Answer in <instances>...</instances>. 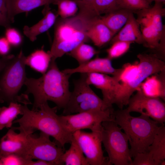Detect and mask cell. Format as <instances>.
I'll return each instance as SVG.
<instances>
[{
    "mask_svg": "<svg viewBox=\"0 0 165 165\" xmlns=\"http://www.w3.org/2000/svg\"><path fill=\"white\" fill-rule=\"evenodd\" d=\"M55 61L51 59L47 71L40 77L26 78L24 85L27 88L24 94L33 95L32 110H38L48 101L54 103L58 109H64L67 104L71 93L69 79L72 75L60 71Z\"/></svg>",
    "mask_w": 165,
    "mask_h": 165,
    "instance_id": "cell-1",
    "label": "cell"
},
{
    "mask_svg": "<svg viewBox=\"0 0 165 165\" xmlns=\"http://www.w3.org/2000/svg\"><path fill=\"white\" fill-rule=\"evenodd\" d=\"M137 57L138 61L127 63L122 67L113 102L120 109L128 105L132 94L147 77L165 70L164 62L155 54L139 53Z\"/></svg>",
    "mask_w": 165,
    "mask_h": 165,
    "instance_id": "cell-2",
    "label": "cell"
},
{
    "mask_svg": "<svg viewBox=\"0 0 165 165\" xmlns=\"http://www.w3.org/2000/svg\"><path fill=\"white\" fill-rule=\"evenodd\" d=\"M23 113L20 118L14 120L19 126L14 127L15 130L21 129L31 134L36 130L53 137L62 147L70 143L72 134L67 131L62 125L57 114V107L51 108L46 102L37 111L31 110L27 105H23Z\"/></svg>",
    "mask_w": 165,
    "mask_h": 165,
    "instance_id": "cell-3",
    "label": "cell"
},
{
    "mask_svg": "<svg viewBox=\"0 0 165 165\" xmlns=\"http://www.w3.org/2000/svg\"><path fill=\"white\" fill-rule=\"evenodd\" d=\"M113 115L115 121L128 138L131 158L138 153L148 152L155 134L164 125L143 115L133 116L126 109L114 111Z\"/></svg>",
    "mask_w": 165,
    "mask_h": 165,
    "instance_id": "cell-4",
    "label": "cell"
},
{
    "mask_svg": "<svg viewBox=\"0 0 165 165\" xmlns=\"http://www.w3.org/2000/svg\"><path fill=\"white\" fill-rule=\"evenodd\" d=\"M91 18L79 13L73 17L56 20L50 49L52 53L61 57L79 44L87 42L86 32Z\"/></svg>",
    "mask_w": 165,
    "mask_h": 165,
    "instance_id": "cell-5",
    "label": "cell"
},
{
    "mask_svg": "<svg viewBox=\"0 0 165 165\" xmlns=\"http://www.w3.org/2000/svg\"><path fill=\"white\" fill-rule=\"evenodd\" d=\"M26 57L21 50L7 63L0 74V96L9 104L20 102L31 103L28 96L18 93L27 77L25 61Z\"/></svg>",
    "mask_w": 165,
    "mask_h": 165,
    "instance_id": "cell-6",
    "label": "cell"
},
{
    "mask_svg": "<svg viewBox=\"0 0 165 165\" xmlns=\"http://www.w3.org/2000/svg\"><path fill=\"white\" fill-rule=\"evenodd\" d=\"M122 130L114 119L104 121L101 124L102 142L111 165H131L132 163L128 138Z\"/></svg>",
    "mask_w": 165,
    "mask_h": 165,
    "instance_id": "cell-7",
    "label": "cell"
},
{
    "mask_svg": "<svg viewBox=\"0 0 165 165\" xmlns=\"http://www.w3.org/2000/svg\"><path fill=\"white\" fill-rule=\"evenodd\" d=\"M74 82V88L64 108V115L93 110H106L113 108L107 105L93 91L86 81V74L81 73Z\"/></svg>",
    "mask_w": 165,
    "mask_h": 165,
    "instance_id": "cell-8",
    "label": "cell"
},
{
    "mask_svg": "<svg viewBox=\"0 0 165 165\" xmlns=\"http://www.w3.org/2000/svg\"><path fill=\"white\" fill-rule=\"evenodd\" d=\"M165 14L162 5L155 3L145 9L137 19L145 41L144 46L152 50L165 45V28L162 17Z\"/></svg>",
    "mask_w": 165,
    "mask_h": 165,
    "instance_id": "cell-9",
    "label": "cell"
},
{
    "mask_svg": "<svg viewBox=\"0 0 165 165\" xmlns=\"http://www.w3.org/2000/svg\"><path fill=\"white\" fill-rule=\"evenodd\" d=\"M50 136L42 132L38 137L32 134H29L21 157L27 160L37 159L50 162L53 165H64L61 157L64 149L57 142L51 141Z\"/></svg>",
    "mask_w": 165,
    "mask_h": 165,
    "instance_id": "cell-10",
    "label": "cell"
},
{
    "mask_svg": "<svg viewBox=\"0 0 165 165\" xmlns=\"http://www.w3.org/2000/svg\"><path fill=\"white\" fill-rule=\"evenodd\" d=\"M113 108L103 110H93L66 115L59 116L64 129L73 134L78 130L89 129L91 131L100 130L101 123L114 119Z\"/></svg>",
    "mask_w": 165,
    "mask_h": 165,
    "instance_id": "cell-11",
    "label": "cell"
},
{
    "mask_svg": "<svg viewBox=\"0 0 165 165\" xmlns=\"http://www.w3.org/2000/svg\"><path fill=\"white\" fill-rule=\"evenodd\" d=\"M101 129L90 133L78 130L72 134L89 165H111L108 157L104 155Z\"/></svg>",
    "mask_w": 165,
    "mask_h": 165,
    "instance_id": "cell-12",
    "label": "cell"
},
{
    "mask_svg": "<svg viewBox=\"0 0 165 165\" xmlns=\"http://www.w3.org/2000/svg\"><path fill=\"white\" fill-rule=\"evenodd\" d=\"M128 105L126 109L130 113H139L161 123L165 122V103L160 98L146 96L140 89L130 97Z\"/></svg>",
    "mask_w": 165,
    "mask_h": 165,
    "instance_id": "cell-13",
    "label": "cell"
},
{
    "mask_svg": "<svg viewBox=\"0 0 165 165\" xmlns=\"http://www.w3.org/2000/svg\"><path fill=\"white\" fill-rule=\"evenodd\" d=\"M86 81L90 85H92L100 89L103 96V100L108 106L113 107L119 84L118 76H110L101 73L86 74Z\"/></svg>",
    "mask_w": 165,
    "mask_h": 165,
    "instance_id": "cell-14",
    "label": "cell"
},
{
    "mask_svg": "<svg viewBox=\"0 0 165 165\" xmlns=\"http://www.w3.org/2000/svg\"><path fill=\"white\" fill-rule=\"evenodd\" d=\"M15 132L14 127L11 128L1 138L0 153L2 156L10 154H17L21 156L26 148L28 135L30 134L21 129Z\"/></svg>",
    "mask_w": 165,
    "mask_h": 165,
    "instance_id": "cell-15",
    "label": "cell"
},
{
    "mask_svg": "<svg viewBox=\"0 0 165 165\" xmlns=\"http://www.w3.org/2000/svg\"><path fill=\"white\" fill-rule=\"evenodd\" d=\"M110 59L106 58L97 57L71 68L65 69L62 71L65 73L72 75L75 73H101L113 75L118 73L119 68H114Z\"/></svg>",
    "mask_w": 165,
    "mask_h": 165,
    "instance_id": "cell-16",
    "label": "cell"
},
{
    "mask_svg": "<svg viewBox=\"0 0 165 165\" xmlns=\"http://www.w3.org/2000/svg\"><path fill=\"white\" fill-rule=\"evenodd\" d=\"M100 16L92 17L90 19L86 32L88 38L95 45L99 47L110 41L114 36Z\"/></svg>",
    "mask_w": 165,
    "mask_h": 165,
    "instance_id": "cell-17",
    "label": "cell"
},
{
    "mask_svg": "<svg viewBox=\"0 0 165 165\" xmlns=\"http://www.w3.org/2000/svg\"><path fill=\"white\" fill-rule=\"evenodd\" d=\"M117 41L135 42L144 46L145 41L139 25L134 17L133 12L130 14L128 19L123 28L110 40V43Z\"/></svg>",
    "mask_w": 165,
    "mask_h": 165,
    "instance_id": "cell-18",
    "label": "cell"
},
{
    "mask_svg": "<svg viewBox=\"0 0 165 165\" xmlns=\"http://www.w3.org/2000/svg\"><path fill=\"white\" fill-rule=\"evenodd\" d=\"M49 6H44L42 10L44 16L41 20L31 27L25 25L24 27L23 33L30 41H35L38 35L47 31L55 23L58 15L51 10Z\"/></svg>",
    "mask_w": 165,
    "mask_h": 165,
    "instance_id": "cell-19",
    "label": "cell"
},
{
    "mask_svg": "<svg viewBox=\"0 0 165 165\" xmlns=\"http://www.w3.org/2000/svg\"><path fill=\"white\" fill-rule=\"evenodd\" d=\"M147 77L141 84L140 89L148 97L165 100V70Z\"/></svg>",
    "mask_w": 165,
    "mask_h": 165,
    "instance_id": "cell-20",
    "label": "cell"
},
{
    "mask_svg": "<svg viewBox=\"0 0 165 165\" xmlns=\"http://www.w3.org/2000/svg\"><path fill=\"white\" fill-rule=\"evenodd\" d=\"M9 19L14 21L16 15L28 12L37 7L54 3L56 0H5Z\"/></svg>",
    "mask_w": 165,
    "mask_h": 165,
    "instance_id": "cell-21",
    "label": "cell"
},
{
    "mask_svg": "<svg viewBox=\"0 0 165 165\" xmlns=\"http://www.w3.org/2000/svg\"><path fill=\"white\" fill-rule=\"evenodd\" d=\"M133 11L125 9H120L100 16L102 21L115 35L127 22L130 14Z\"/></svg>",
    "mask_w": 165,
    "mask_h": 165,
    "instance_id": "cell-22",
    "label": "cell"
},
{
    "mask_svg": "<svg viewBox=\"0 0 165 165\" xmlns=\"http://www.w3.org/2000/svg\"><path fill=\"white\" fill-rule=\"evenodd\" d=\"M51 58L49 51L46 52L43 49H38L26 57L25 64L43 74L47 71Z\"/></svg>",
    "mask_w": 165,
    "mask_h": 165,
    "instance_id": "cell-23",
    "label": "cell"
},
{
    "mask_svg": "<svg viewBox=\"0 0 165 165\" xmlns=\"http://www.w3.org/2000/svg\"><path fill=\"white\" fill-rule=\"evenodd\" d=\"M69 148L63 154L61 160L64 165H89L83 152L73 137Z\"/></svg>",
    "mask_w": 165,
    "mask_h": 165,
    "instance_id": "cell-24",
    "label": "cell"
},
{
    "mask_svg": "<svg viewBox=\"0 0 165 165\" xmlns=\"http://www.w3.org/2000/svg\"><path fill=\"white\" fill-rule=\"evenodd\" d=\"M23 113V105L18 102H11L8 107L0 108V130L11 128L18 116Z\"/></svg>",
    "mask_w": 165,
    "mask_h": 165,
    "instance_id": "cell-25",
    "label": "cell"
},
{
    "mask_svg": "<svg viewBox=\"0 0 165 165\" xmlns=\"http://www.w3.org/2000/svg\"><path fill=\"white\" fill-rule=\"evenodd\" d=\"M148 152L152 155L157 165H160L165 159V127H161L155 134L149 147Z\"/></svg>",
    "mask_w": 165,
    "mask_h": 165,
    "instance_id": "cell-26",
    "label": "cell"
},
{
    "mask_svg": "<svg viewBox=\"0 0 165 165\" xmlns=\"http://www.w3.org/2000/svg\"><path fill=\"white\" fill-rule=\"evenodd\" d=\"M117 0H94L91 5L82 11L91 17L98 16L119 9L117 6Z\"/></svg>",
    "mask_w": 165,
    "mask_h": 165,
    "instance_id": "cell-27",
    "label": "cell"
},
{
    "mask_svg": "<svg viewBox=\"0 0 165 165\" xmlns=\"http://www.w3.org/2000/svg\"><path fill=\"white\" fill-rule=\"evenodd\" d=\"M97 53L93 47L83 42L69 52V54L81 64L90 60Z\"/></svg>",
    "mask_w": 165,
    "mask_h": 165,
    "instance_id": "cell-28",
    "label": "cell"
},
{
    "mask_svg": "<svg viewBox=\"0 0 165 165\" xmlns=\"http://www.w3.org/2000/svg\"><path fill=\"white\" fill-rule=\"evenodd\" d=\"M53 4L57 6V14L62 19L74 16L79 9L76 2L73 0H56Z\"/></svg>",
    "mask_w": 165,
    "mask_h": 165,
    "instance_id": "cell-29",
    "label": "cell"
},
{
    "mask_svg": "<svg viewBox=\"0 0 165 165\" xmlns=\"http://www.w3.org/2000/svg\"><path fill=\"white\" fill-rule=\"evenodd\" d=\"M132 43L123 41H117L113 42L106 50L107 57L112 60L120 57L128 50Z\"/></svg>",
    "mask_w": 165,
    "mask_h": 165,
    "instance_id": "cell-30",
    "label": "cell"
},
{
    "mask_svg": "<svg viewBox=\"0 0 165 165\" xmlns=\"http://www.w3.org/2000/svg\"><path fill=\"white\" fill-rule=\"evenodd\" d=\"M117 6L118 9H127L133 11L150 7L149 4L145 0H117Z\"/></svg>",
    "mask_w": 165,
    "mask_h": 165,
    "instance_id": "cell-31",
    "label": "cell"
},
{
    "mask_svg": "<svg viewBox=\"0 0 165 165\" xmlns=\"http://www.w3.org/2000/svg\"><path fill=\"white\" fill-rule=\"evenodd\" d=\"M131 165H157L149 152L138 153L134 157Z\"/></svg>",
    "mask_w": 165,
    "mask_h": 165,
    "instance_id": "cell-32",
    "label": "cell"
},
{
    "mask_svg": "<svg viewBox=\"0 0 165 165\" xmlns=\"http://www.w3.org/2000/svg\"><path fill=\"white\" fill-rule=\"evenodd\" d=\"M5 38L11 46L18 47L21 44L22 36L20 32L16 29L10 27L6 29Z\"/></svg>",
    "mask_w": 165,
    "mask_h": 165,
    "instance_id": "cell-33",
    "label": "cell"
},
{
    "mask_svg": "<svg viewBox=\"0 0 165 165\" xmlns=\"http://www.w3.org/2000/svg\"><path fill=\"white\" fill-rule=\"evenodd\" d=\"M30 161L14 153L1 156L2 165H28Z\"/></svg>",
    "mask_w": 165,
    "mask_h": 165,
    "instance_id": "cell-34",
    "label": "cell"
},
{
    "mask_svg": "<svg viewBox=\"0 0 165 165\" xmlns=\"http://www.w3.org/2000/svg\"><path fill=\"white\" fill-rule=\"evenodd\" d=\"M5 0H0V26L6 29L10 27Z\"/></svg>",
    "mask_w": 165,
    "mask_h": 165,
    "instance_id": "cell-35",
    "label": "cell"
},
{
    "mask_svg": "<svg viewBox=\"0 0 165 165\" xmlns=\"http://www.w3.org/2000/svg\"><path fill=\"white\" fill-rule=\"evenodd\" d=\"M11 45L5 37H0V55L4 57L8 55Z\"/></svg>",
    "mask_w": 165,
    "mask_h": 165,
    "instance_id": "cell-36",
    "label": "cell"
},
{
    "mask_svg": "<svg viewBox=\"0 0 165 165\" xmlns=\"http://www.w3.org/2000/svg\"><path fill=\"white\" fill-rule=\"evenodd\" d=\"M77 3L79 10L87 9L93 3L94 0H73Z\"/></svg>",
    "mask_w": 165,
    "mask_h": 165,
    "instance_id": "cell-37",
    "label": "cell"
},
{
    "mask_svg": "<svg viewBox=\"0 0 165 165\" xmlns=\"http://www.w3.org/2000/svg\"><path fill=\"white\" fill-rule=\"evenodd\" d=\"M14 56L8 55L0 58V74L9 61Z\"/></svg>",
    "mask_w": 165,
    "mask_h": 165,
    "instance_id": "cell-38",
    "label": "cell"
},
{
    "mask_svg": "<svg viewBox=\"0 0 165 165\" xmlns=\"http://www.w3.org/2000/svg\"><path fill=\"white\" fill-rule=\"evenodd\" d=\"M28 165H53L49 162L42 160H38L36 161L31 160L28 163Z\"/></svg>",
    "mask_w": 165,
    "mask_h": 165,
    "instance_id": "cell-39",
    "label": "cell"
},
{
    "mask_svg": "<svg viewBox=\"0 0 165 165\" xmlns=\"http://www.w3.org/2000/svg\"><path fill=\"white\" fill-rule=\"evenodd\" d=\"M153 1H155V2H157L162 3L165 2V0H153Z\"/></svg>",
    "mask_w": 165,
    "mask_h": 165,
    "instance_id": "cell-40",
    "label": "cell"
},
{
    "mask_svg": "<svg viewBox=\"0 0 165 165\" xmlns=\"http://www.w3.org/2000/svg\"><path fill=\"white\" fill-rule=\"evenodd\" d=\"M149 4L151 3L153 1V0H145Z\"/></svg>",
    "mask_w": 165,
    "mask_h": 165,
    "instance_id": "cell-41",
    "label": "cell"
},
{
    "mask_svg": "<svg viewBox=\"0 0 165 165\" xmlns=\"http://www.w3.org/2000/svg\"><path fill=\"white\" fill-rule=\"evenodd\" d=\"M4 102L3 100L0 96V103H2Z\"/></svg>",
    "mask_w": 165,
    "mask_h": 165,
    "instance_id": "cell-42",
    "label": "cell"
},
{
    "mask_svg": "<svg viewBox=\"0 0 165 165\" xmlns=\"http://www.w3.org/2000/svg\"><path fill=\"white\" fill-rule=\"evenodd\" d=\"M1 156L2 155L1 153H0V165H2V163L1 161Z\"/></svg>",
    "mask_w": 165,
    "mask_h": 165,
    "instance_id": "cell-43",
    "label": "cell"
},
{
    "mask_svg": "<svg viewBox=\"0 0 165 165\" xmlns=\"http://www.w3.org/2000/svg\"></svg>",
    "mask_w": 165,
    "mask_h": 165,
    "instance_id": "cell-44",
    "label": "cell"
}]
</instances>
